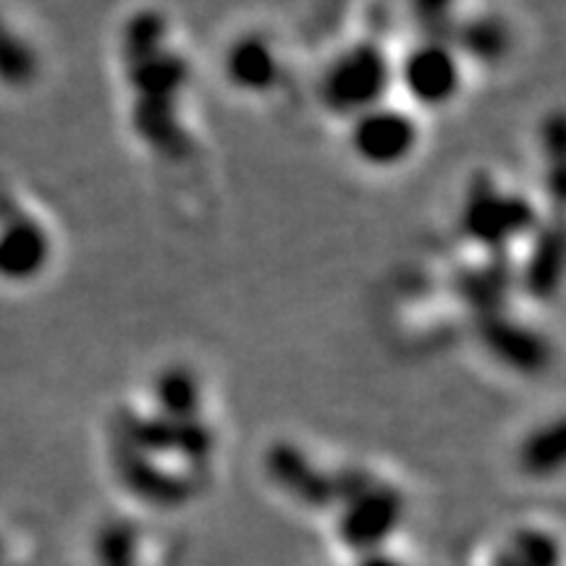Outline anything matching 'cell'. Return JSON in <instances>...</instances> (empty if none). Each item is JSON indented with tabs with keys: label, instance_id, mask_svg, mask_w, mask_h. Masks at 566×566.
<instances>
[{
	"label": "cell",
	"instance_id": "cell-1",
	"mask_svg": "<svg viewBox=\"0 0 566 566\" xmlns=\"http://www.w3.org/2000/svg\"><path fill=\"white\" fill-rule=\"evenodd\" d=\"M394 82V66L375 42H352L325 66L317 92L323 108L352 122L354 116L384 103Z\"/></svg>",
	"mask_w": 566,
	"mask_h": 566
},
{
	"label": "cell",
	"instance_id": "cell-2",
	"mask_svg": "<svg viewBox=\"0 0 566 566\" xmlns=\"http://www.w3.org/2000/svg\"><path fill=\"white\" fill-rule=\"evenodd\" d=\"M420 139L422 129L415 113L388 101L354 116L346 132L354 160L373 171H396L407 166L417 155Z\"/></svg>",
	"mask_w": 566,
	"mask_h": 566
},
{
	"label": "cell",
	"instance_id": "cell-3",
	"mask_svg": "<svg viewBox=\"0 0 566 566\" xmlns=\"http://www.w3.org/2000/svg\"><path fill=\"white\" fill-rule=\"evenodd\" d=\"M394 80L417 111L449 108L464 90V61L449 40L422 38L394 69Z\"/></svg>",
	"mask_w": 566,
	"mask_h": 566
},
{
	"label": "cell",
	"instance_id": "cell-4",
	"mask_svg": "<svg viewBox=\"0 0 566 566\" xmlns=\"http://www.w3.org/2000/svg\"><path fill=\"white\" fill-rule=\"evenodd\" d=\"M223 71L226 80L237 90L250 92V95H263L279 82L281 59L271 40L258 32H247L229 45V51L223 55Z\"/></svg>",
	"mask_w": 566,
	"mask_h": 566
},
{
	"label": "cell",
	"instance_id": "cell-5",
	"mask_svg": "<svg viewBox=\"0 0 566 566\" xmlns=\"http://www.w3.org/2000/svg\"><path fill=\"white\" fill-rule=\"evenodd\" d=\"M401 520V499L388 488H363L354 493L349 509L344 512V537L354 543L352 548H375V543L391 535Z\"/></svg>",
	"mask_w": 566,
	"mask_h": 566
},
{
	"label": "cell",
	"instance_id": "cell-6",
	"mask_svg": "<svg viewBox=\"0 0 566 566\" xmlns=\"http://www.w3.org/2000/svg\"><path fill=\"white\" fill-rule=\"evenodd\" d=\"M451 45L457 48V53L462 55V61L480 63V66H493L501 63L512 51L514 38L509 30L506 19L495 17V13H480V17L457 21L454 32L449 38Z\"/></svg>",
	"mask_w": 566,
	"mask_h": 566
},
{
	"label": "cell",
	"instance_id": "cell-7",
	"mask_svg": "<svg viewBox=\"0 0 566 566\" xmlns=\"http://www.w3.org/2000/svg\"><path fill=\"white\" fill-rule=\"evenodd\" d=\"M493 566H556V543L546 533H520Z\"/></svg>",
	"mask_w": 566,
	"mask_h": 566
},
{
	"label": "cell",
	"instance_id": "cell-8",
	"mask_svg": "<svg viewBox=\"0 0 566 566\" xmlns=\"http://www.w3.org/2000/svg\"><path fill=\"white\" fill-rule=\"evenodd\" d=\"M409 11L415 24L422 27L424 38L449 40L457 27V0H409Z\"/></svg>",
	"mask_w": 566,
	"mask_h": 566
},
{
	"label": "cell",
	"instance_id": "cell-9",
	"mask_svg": "<svg viewBox=\"0 0 566 566\" xmlns=\"http://www.w3.org/2000/svg\"><path fill=\"white\" fill-rule=\"evenodd\" d=\"M363 566H405L401 562H394V558H388L386 554H373L365 558Z\"/></svg>",
	"mask_w": 566,
	"mask_h": 566
}]
</instances>
